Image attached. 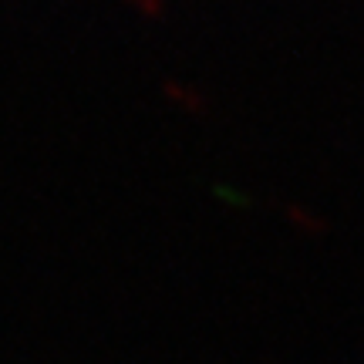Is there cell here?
Wrapping results in <instances>:
<instances>
[{
  "instance_id": "obj_1",
  "label": "cell",
  "mask_w": 364,
  "mask_h": 364,
  "mask_svg": "<svg viewBox=\"0 0 364 364\" xmlns=\"http://www.w3.org/2000/svg\"><path fill=\"white\" fill-rule=\"evenodd\" d=\"M162 95L169 98L176 108H182V112H189V115H206L209 112V95H203L199 88H193V85H186V81H176V78H166L162 81Z\"/></svg>"
},
{
  "instance_id": "obj_2",
  "label": "cell",
  "mask_w": 364,
  "mask_h": 364,
  "mask_svg": "<svg viewBox=\"0 0 364 364\" xmlns=\"http://www.w3.org/2000/svg\"><path fill=\"white\" fill-rule=\"evenodd\" d=\"M284 216H287V223L304 236H321L327 230V223L321 220L317 213H311V209H304V206H294V203L284 209Z\"/></svg>"
},
{
  "instance_id": "obj_3",
  "label": "cell",
  "mask_w": 364,
  "mask_h": 364,
  "mask_svg": "<svg viewBox=\"0 0 364 364\" xmlns=\"http://www.w3.org/2000/svg\"><path fill=\"white\" fill-rule=\"evenodd\" d=\"M135 11H142L145 17H159L162 14V0H129Z\"/></svg>"
}]
</instances>
